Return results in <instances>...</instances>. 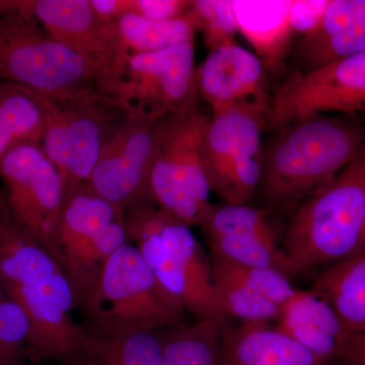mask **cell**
I'll return each instance as SVG.
<instances>
[{"instance_id": "obj_1", "label": "cell", "mask_w": 365, "mask_h": 365, "mask_svg": "<svg viewBox=\"0 0 365 365\" xmlns=\"http://www.w3.org/2000/svg\"><path fill=\"white\" fill-rule=\"evenodd\" d=\"M264 153L261 190L276 207L307 198L365 150V125L338 114L285 125Z\"/></svg>"}, {"instance_id": "obj_2", "label": "cell", "mask_w": 365, "mask_h": 365, "mask_svg": "<svg viewBox=\"0 0 365 365\" xmlns=\"http://www.w3.org/2000/svg\"><path fill=\"white\" fill-rule=\"evenodd\" d=\"M364 248L365 150L295 211L282 248L285 274L348 260Z\"/></svg>"}, {"instance_id": "obj_3", "label": "cell", "mask_w": 365, "mask_h": 365, "mask_svg": "<svg viewBox=\"0 0 365 365\" xmlns=\"http://www.w3.org/2000/svg\"><path fill=\"white\" fill-rule=\"evenodd\" d=\"M124 223L129 241L136 242L160 284L187 314L196 321L230 324L216 297L211 261L191 227L151 201L125 210Z\"/></svg>"}, {"instance_id": "obj_4", "label": "cell", "mask_w": 365, "mask_h": 365, "mask_svg": "<svg viewBox=\"0 0 365 365\" xmlns=\"http://www.w3.org/2000/svg\"><path fill=\"white\" fill-rule=\"evenodd\" d=\"M91 331L165 330L185 324L186 309L160 284L134 245L112 255L83 306Z\"/></svg>"}, {"instance_id": "obj_5", "label": "cell", "mask_w": 365, "mask_h": 365, "mask_svg": "<svg viewBox=\"0 0 365 365\" xmlns=\"http://www.w3.org/2000/svg\"><path fill=\"white\" fill-rule=\"evenodd\" d=\"M95 90L122 114L162 121L198 95L194 41L119 55L98 72Z\"/></svg>"}, {"instance_id": "obj_6", "label": "cell", "mask_w": 365, "mask_h": 365, "mask_svg": "<svg viewBox=\"0 0 365 365\" xmlns=\"http://www.w3.org/2000/svg\"><path fill=\"white\" fill-rule=\"evenodd\" d=\"M198 95L160 122L150 175L153 202L186 223L198 225L211 189L203 165V141L210 117Z\"/></svg>"}, {"instance_id": "obj_7", "label": "cell", "mask_w": 365, "mask_h": 365, "mask_svg": "<svg viewBox=\"0 0 365 365\" xmlns=\"http://www.w3.org/2000/svg\"><path fill=\"white\" fill-rule=\"evenodd\" d=\"M98 72L19 6L0 16V81L60 100L93 88Z\"/></svg>"}, {"instance_id": "obj_8", "label": "cell", "mask_w": 365, "mask_h": 365, "mask_svg": "<svg viewBox=\"0 0 365 365\" xmlns=\"http://www.w3.org/2000/svg\"><path fill=\"white\" fill-rule=\"evenodd\" d=\"M34 93L44 115L41 144L61 175L67 199L88 182L122 113L106 102L95 86L60 100Z\"/></svg>"}, {"instance_id": "obj_9", "label": "cell", "mask_w": 365, "mask_h": 365, "mask_svg": "<svg viewBox=\"0 0 365 365\" xmlns=\"http://www.w3.org/2000/svg\"><path fill=\"white\" fill-rule=\"evenodd\" d=\"M265 117L232 108L211 115L203 141V165L211 192L225 204H247L260 187Z\"/></svg>"}, {"instance_id": "obj_10", "label": "cell", "mask_w": 365, "mask_h": 365, "mask_svg": "<svg viewBox=\"0 0 365 365\" xmlns=\"http://www.w3.org/2000/svg\"><path fill=\"white\" fill-rule=\"evenodd\" d=\"M0 178L4 203L14 222L58 261L57 232L66 187L42 144H26L7 153L0 160Z\"/></svg>"}, {"instance_id": "obj_11", "label": "cell", "mask_w": 365, "mask_h": 365, "mask_svg": "<svg viewBox=\"0 0 365 365\" xmlns=\"http://www.w3.org/2000/svg\"><path fill=\"white\" fill-rule=\"evenodd\" d=\"M365 120V51L309 71L292 72L271 97L266 127L314 115Z\"/></svg>"}, {"instance_id": "obj_12", "label": "cell", "mask_w": 365, "mask_h": 365, "mask_svg": "<svg viewBox=\"0 0 365 365\" xmlns=\"http://www.w3.org/2000/svg\"><path fill=\"white\" fill-rule=\"evenodd\" d=\"M160 122L122 114L108 134L85 186L123 212L153 202L150 175Z\"/></svg>"}, {"instance_id": "obj_13", "label": "cell", "mask_w": 365, "mask_h": 365, "mask_svg": "<svg viewBox=\"0 0 365 365\" xmlns=\"http://www.w3.org/2000/svg\"><path fill=\"white\" fill-rule=\"evenodd\" d=\"M196 86L212 115L244 108L266 120L271 97L266 90L265 68L255 53L237 43L209 52L196 68Z\"/></svg>"}, {"instance_id": "obj_14", "label": "cell", "mask_w": 365, "mask_h": 365, "mask_svg": "<svg viewBox=\"0 0 365 365\" xmlns=\"http://www.w3.org/2000/svg\"><path fill=\"white\" fill-rule=\"evenodd\" d=\"M18 6L37 19L55 40L93 62L100 71L116 58L114 23L101 20L90 0H18Z\"/></svg>"}, {"instance_id": "obj_15", "label": "cell", "mask_w": 365, "mask_h": 365, "mask_svg": "<svg viewBox=\"0 0 365 365\" xmlns=\"http://www.w3.org/2000/svg\"><path fill=\"white\" fill-rule=\"evenodd\" d=\"M276 328L329 365H341L355 334L346 328L328 302L316 290H297L281 307Z\"/></svg>"}, {"instance_id": "obj_16", "label": "cell", "mask_w": 365, "mask_h": 365, "mask_svg": "<svg viewBox=\"0 0 365 365\" xmlns=\"http://www.w3.org/2000/svg\"><path fill=\"white\" fill-rule=\"evenodd\" d=\"M6 292L20 302L30 319L25 355L33 360L76 364L86 330L73 321L71 311L48 297L38 285L6 287Z\"/></svg>"}, {"instance_id": "obj_17", "label": "cell", "mask_w": 365, "mask_h": 365, "mask_svg": "<svg viewBox=\"0 0 365 365\" xmlns=\"http://www.w3.org/2000/svg\"><path fill=\"white\" fill-rule=\"evenodd\" d=\"M222 365H329L271 324L223 326Z\"/></svg>"}, {"instance_id": "obj_18", "label": "cell", "mask_w": 365, "mask_h": 365, "mask_svg": "<svg viewBox=\"0 0 365 365\" xmlns=\"http://www.w3.org/2000/svg\"><path fill=\"white\" fill-rule=\"evenodd\" d=\"M294 0H232L239 32L254 48L265 71L277 73L289 52Z\"/></svg>"}, {"instance_id": "obj_19", "label": "cell", "mask_w": 365, "mask_h": 365, "mask_svg": "<svg viewBox=\"0 0 365 365\" xmlns=\"http://www.w3.org/2000/svg\"><path fill=\"white\" fill-rule=\"evenodd\" d=\"M64 275L55 257L14 222L0 190V277L4 285H42Z\"/></svg>"}, {"instance_id": "obj_20", "label": "cell", "mask_w": 365, "mask_h": 365, "mask_svg": "<svg viewBox=\"0 0 365 365\" xmlns=\"http://www.w3.org/2000/svg\"><path fill=\"white\" fill-rule=\"evenodd\" d=\"M86 330L74 365H163L165 329L115 333Z\"/></svg>"}, {"instance_id": "obj_21", "label": "cell", "mask_w": 365, "mask_h": 365, "mask_svg": "<svg viewBox=\"0 0 365 365\" xmlns=\"http://www.w3.org/2000/svg\"><path fill=\"white\" fill-rule=\"evenodd\" d=\"M348 330L365 335V255L338 262L314 281Z\"/></svg>"}, {"instance_id": "obj_22", "label": "cell", "mask_w": 365, "mask_h": 365, "mask_svg": "<svg viewBox=\"0 0 365 365\" xmlns=\"http://www.w3.org/2000/svg\"><path fill=\"white\" fill-rule=\"evenodd\" d=\"M124 212L91 192L86 186L66 199L57 232L58 262L73 254L108 223Z\"/></svg>"}, {"instance_id": "obj_23", "label": "cell", "mask_w": 365, "mask_h": 365, "mask_svg": "<svg viewBox=\"0 0 365 365\" xmlns=\"http://www.w3.org/2000/svg\"><path fill=\"white\" fill-rule=\"evenodd\" d=\"M129 241L123 217L108 223L85 245L62 262L76 306H83L112 255Z\"/></svg>"}, {"instance_id": "obj_24", "label": "cell", "mask_w": 365, "mask_h": 365, "mask_svg": "<svg viewBox=\"0 0 365 365\" xmlns=\"http://www.w3.org/2000/svg\"><path fill=\"white\" fill-rule=\"evenodd\" d=\"M44 115L35 93L0 81V160L26 144H41Z\"/></svg>"}, {"instance_id": "obj_25", "label": "cell", "mask_w": 365, "mask_h": 365, "mask_svg": "<svg viewBox=\"0 0 365 365\" xmlns=\"http://www.w3.org/2000/svg\"><path fill=\"white\" fill-rule=\"evenodd\" d=\"M118 55L140 54L168 49L195 40L198 33L190 13L176 20L155 21L127 14L115 21Z\"/></svg>"}, {"instance_id": "obj_26", "label": "cell", "mask_w": 365, "mask_h": 365, "mask_svg": "<svg viewBox=\"0 0 365 365\" xmlns=\"http://www.w3.org/2000/svg\"><path fill=\"white\" fill-rule=\"evenodd\" d=\"M223 325L213 321L165 329L163 365H222Z\"/></svg>"}, {"instance_id": "obj_27", "label": "cell", "mask_w": 365, "mask_h": 365, "mask_svg": "<svg viewBox=\"0 0 365 365\" xmlns=\"http://www.w3.org/2000/svg\"><path fill=\"white\" fill-rule=\"evenodd\" d=\"M211 254L250 267L274 268L285 273V257L276 237L260 235H216L207 237Z\"/></svg>"}, {"instance_id": "obj_28", "label": "cell", "mask_w": 365, "mask_h": 365, "mask_svg": "<svg viewBox=\"0 0 365 365\" xmlns=\"http://www.w3.org/2000/svg\"><path fill=\"white\" fill-rule=\"evenodd\" d=\"M212 276L216 297L228 319L244 324H271L279 319L280 307L225 274L212 270Z\"/></svg>"}, {"instance_id": "obj_29", "label": "cell", "mask_w": 365, "mask_h": 365, "mask_svg": "<svg viewBox=\"0 0 365 365\" xmlns=\"http://www.w3.org/2000/svg\"><path fill=\"white\" fill-rule=\"evenodd\" d=\"M206 237L232 235H260L276 237L267 215L247 204H209L199 222Z\"/></svg>"}, {"instance_id": "obj_30", "label": "cell", "mask_w": 365, "mask_h": 365, "mask_svg": "<svg viewBox=\"0 0 365 365\" xmlns=\"http://www.w3.org/2000/svg\"><path fill=\"white\" fill-rule=\"evenodd\" d=\"M211 267L280 307L297 290L287 274L278 269L237 265L215 254H211Z\"/></svg>"}, {"instance_id": "obj_31", "label": "cell", "mask_w": 365, "mask_h": 365, "mask_svg": "<svg viewBox=\"0 0 365 365\" xmlns=\"http://www.w3.org/2000/svg\"><path fill=\"white\" fill-rule=\"evenodd\" d=\"M365 51V20L314 43L300 42L297 47V57L302 69L309 71L346 57Z\"/></svg>"}, {"instance_id": "obj_32", "label": "cell", "mask_w": 365, "mask_h": 365, "mask_svg": "<svg viewBox=\"0 0 365 365\" xmlns=\"http://www.w3.org/2000/svg\"><path fill=\"white\" fill-rule=\"evenodd\" d=\"M190 13L195 20L197 30L202 33L209 52L235 43L239 32L232 0H195Z\"/></svg>"}, {"instance_id": "obj_33", "label": "cell", "mask_w": 365, "mask_h": 365, "mask_svg": "<svg viewBox=\"0 0 365 365\" xmlns=\"http://www.w3.org/2000/svg\"><path fill=\"white\" fill-rule=\"evenodd\" d=\"M30 334V319L18 300L0 299V351L6 365H20Z\"/></svg>"}, {"instance_id": "obj_34", "label": "cell", "mask_w": 365, "mask_h": 365, "mask_svg": "<svg viewBox=\"0 0 365 365\" xmlns=\"http://www.w3.org/2000/svg\"><path fill=\"white\" fill-rule=\"evenodd\" d=\"M364 20L365 0H330L318 28L302 37L300 42L325 40Z\"/></svg>"}, {"instance_id": "obj_35", "label": "cell", "mask_w": 365, "mask_h": 365, "mask_svg": "<svg viewBox=\"0 0 365 365\" xmlns=\"http://www.w3.org/2000/svg\"><path fill=\"white\" fill-rule=\"evenodd\" d=\"M191 4L189 0H129L128 14L150 21H172L188 13Z\"/></svg>"}, {"instance_id": "obj_36", "label": "cell", "mask_w": 365, "mask_h": 365, "mask_svg": "<svg viewBox=\"0 0 365 365\" xmlns=\"http://www.w3.org/2000/svg\"><path fill=\"white\" fill-rule=\"evenodd\" d=\"M330 0H294L290 9V26L292 33L307 36L313 33L322 19Z\"/></svg>"}, {"instance_id": "obj_37", "label": "cell", "mask_w": 365, "mask_h": 365, "mask_svg": "<svg viewBox=\"0 0 365 365\" xmlns=\"http://www.w3.org/2000/svg\"><path fill=\"white\" fill-rule=\"evenodd\" d=\"M91 6L101 20L115 23L128 14L129 0H90Z\"/></svg>"}, {"instance_id": "obj_38", "label": "cell", "mask_w": 365, "mask_h": 365, "mask_svg": "<svg viewBox=\"0 0 365 365\" xmlns=\"http://www.w3.org/2000/svg\"><path fill=\"white\" fill-rule=\"evenodd\" d=\"M341 365H365V335L355 334L351 349Z\"/></svg>"}, {"instance_id": "obj_39", "label": "cell", "mask_w": 365, "mask_h": 365, "mask_svg": "<svg viewBox=\"0 0 365 365\" xmlns=\"http://www.w3.org/2000/svg\"><path fill=\"white\" fill-rule=\"evenodd\" d=\"M18 7V0H0V16H4Z\"/></svg>"}, {"instance_id": "obj_40", "label": "cell", "mask_w": 365, "mask_h": 365, "mask_svg": "<svg viewBox=\"0 0 365 365\" xmlns=\"http://www.w3.org/2000/svg\"><path fill=\"white\" fill-rule=\"evenodd\" d=\"M6 285H4V280H2V278L0 277V299H2V297H6Z\"/></svg>"}, {"instance_id": "obj_41", "label": "cell", "mask_w": 365, "mask_h": 365, "mask_svg": "<svg viewBox=\"0 0 365 365\" xmlns=\"http://www.w3.org/2000/svg\"><path fill=\"white\" fill-rule=\"evenodd\" d=\"M0 365H6L4 364V359H2L1 351H0Z\"/></svg>"}]
</instances>
